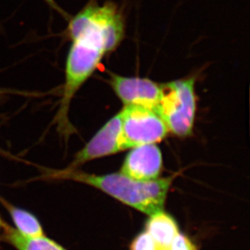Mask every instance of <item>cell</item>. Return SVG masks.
Listing matches in <instances>:
<instances>
[{
    "label": "cell",
    "instance_id": "6da1fadb",
    "mask_svg": "<svg viewBox=\"0 0 250 250\" xmlns=\"http://www.w3.org/2000/svg\"><path fill=\"white\" fill-rule=\"evenodd\" d=\"M72 44L66 59L65 82L55 122L65 138L74 132L69 110L74 96L88 80L105 54L120 45L125 34L123 17L111 5L91 2L69 22Z\"/></svg>",
    "mask_w": 250,
    "mask_h": 250
},
{
    "label": "cell",
    "instance_id": "7a4b0ae2",
    "mask_svg": "<svg viewBox=\"0 0 250 250\" xmlns=\"http://www.w3.org/2000/svg\"><path fill=\"white\" fill-rule=\"evenodd\" d=\"M46 176L49 179L73 180L94 187L148 216L164 210L173 180V176H169L141 181L121 173L96 175L68 168L50 171Z\"/></svg>",
    "mask_w": 250,
    "mask_h": 250
},
{
    "label": "cell",
    "instance_id": "3957f363",
    "mask_svg": "<svg viewBox=\"0 0 250 250\" xmlns=\"http://www.w3.org/2000/svg\"><path fill=\"white\" fill-rule=\"evenodd\" d=\"M194 78L174 80L161 85V95L156 113L166 124L168 132L177 137L191 134L195 121Z\"/></svg>",
    "mask_w": 250,
    "mask_h": 250
},
{
    "label": "cell",
    "instance_id": "277c9868",
    "mask_svg": "<svg viewBox=\"0 0 250 250\" xmlns=\"http://www.w3.org/2000/svg\"><path fill=\"white\" fill-rule=\"evenodd\" d=\"M123 150L143 145L156 144L168 130L156 111L142 106H125L120 111Z\"/></svg>",
    "mask_w": 250,
    "mask_h": 250
},
{
    "label": "cell",
    "instance_id": "5b68a950",
    "mask_svg": "<svg viewBox=\"0 0 250 250\" xmlns=\"http://www.w3.org/2000/svg\"><path fill=\"white\" fill-rule=\"evenodd\" d=\"M109 84L125 106H142L156 111L161 100V85L146 78L112 74Z\"/></svg>",
    "mask_w": 250,
    "mask_h": 250
},
{
    "label": "cell",
    "instance_id": "8992f818",
    "mask_svg": "<svg viewBox=\"0 0 250 250\" xmlns=\"http://www.w3.org/2000/svg\"><path fill=\"white\" fill-rule=\"evenodd\" d=\"M120 112L110 119L94 137L76 153L66 168L76 169L80 166L97 158H103L123 151L121 140Z\"/></svg>",
    "mask_w": 250,
    "mask_h": 250
},
{
    "label": "cell",
    "instance_id": "52a82bcc",
    "mask_svg": "<svg viewBox=\"0 0 250 250\" xmlns=\"http://www.w3.org/2000/svg\"><path fill=\"white\" fill-rule=\"evenodd\" d=\"M163 168L161 150L156 144L133 147L125 157L121 173L131 179L148 181L158 179Z\"/></svg>",
    "mask_w": 250,
    "mask_h": 250
},
{
    "label": "cell",
    "instance_id": "ba28073f",
    "mask_svg": "<svg viewBox=\"0 0 250 250\" xmlns=\"http://www.w3.org/2000/svg\"><path fill=\"white\" fill-rule=\"evenodd\" d=\"M145 231L161 250L168 248L180 233L177 221L164 210L149 215L145 225Z\"/></svg>",
    "mask_w": 250,
    "mask_h": 250
},
{
    "label": "cell",
    "instance_id": "9c48e42d",
    "mask_svg": "<svg viewBox=\"0 0 250 250\" xmlns=\"http://www.w3.org/2000/svg\"><path fill=\"white\" fill-rule=\"evenodd\" d=\"M0 241L9 244L17 250H66L63 246L46 235L38 238L22 236L16 229L4 223L0 234Z\"/></svg>",
    "mask_w": 250,
    "mask_h": 250
},
{
    "label": "cell",
    "instance_id": "30bf717a",
    "mask_svg": "<svg viewBox=\"0 0 250 250\" xmlns=\"http://www.w3.org/2000/svg\"><path fill=\"white\" fill-rule=\"evenodd\" d=\"M0 201L6 208L7 212L9 213L12 222L14 224L15 229L21 235L30 238H38L45 236L42 225L33 213L12 205L1 198Z\"/></svg>",
    "mask_w": 250,
    "mask_h": 250
},
{
    "label": "cell",
    "instance_id": "8fae6325",
    "mask_svg": "<svg viewBox=\"0 0 250 250\" xmlns=\"http://www.w3.org/2000/svg\"><path fill=\"white\" fill-rule=\"evenodd\" d=\"M130 250H162L146 231L135 236L130 244Z\"/></svg>",
    "mask_w": 250,
    "mask_h": 250
},
{
    "label": "cell",
    "instance_id": "7c38bea8",
    "mask_svg": "<svg viewBox=\"0 0 250 250\" xmlns=\"http://www.w3.org/2000/svg\"><path fill=\"white\" fill-rule=\"evenodd\" d=\"M162 250H198L188 236L180 232L168 248Z\"/></svg>",
    "mask_w": 250,
    "mask_h": 250
},
{
    "label": "cell",
    "instance_id": "4fadbf2b",
    "mask_svg": "<svg viewBox=\"0 0 250 250\" xmlns=\"http://www.w3.org/2000/svg\"><path fill=\"white\" fill-rule=\"evenodd\" d=\"M44 1H45L49 6L52 7L53 9L56 10L57 12H59V13H61V14H62V16H64V17H66V13L63 12V10L61 9V8L58 6V4H57L55 0H44Z\"/></svg>",
    "mask_w": 250,
    "mask_h": 250
},
{
    "label": "cell",
    "instance_id": "5bb4252c",
    "mask_svg": "<svg viewBox=\"0 0 250 250\" xmlns=\"http://www.w3.org/2000/svg\"><path fill=\"white\" fill-rule=\"evenodd\" d=\"M4 221L1 218V215H0V234H1V231H2V226L4 225Z\"/></svg>",
    "mask_w": 250,
    "mask_h": 250
},
{
    "label": "cell",
    "instance_id": "9a60e30c",
    "mask_svg": "<svg viewBox=\"0 0 250 250\" xmlns=\"http://www.w3.org/2000/svg\"><path fill=\"white\" fill-rule=\"evenodd\" d=\"M0 94H5V90H0Z\"/></svg>",
    "mask_w": 250,
    "mask_h": 250
}]
</instances>
